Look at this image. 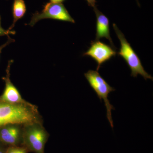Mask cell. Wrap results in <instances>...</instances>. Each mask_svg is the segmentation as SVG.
I'll return each mask as SVG.
<instances>
[{"mask_svg":"<svg viewBox=\"0 0 153 153\" xmlns=\"http://www.w3.org/2000/svg\"><path fill=\"white\" fill-rule=\"evenodd\" d=\"M43 123L38 107L29 102L12 104L0 100V127L9 123Z\"/></svg>","mask_w":153,"mask_h":153,"instance_id":"obj_1","label":"cell"},{"mask_svg":"<svg viewBox=\"0 0 153 153\" xmlns=\"http://www.w3.org/2000/svg\"><path fill=\"white\" fill-rule=\"evenodd\" d=\"M49 134L43 126V123L32 122L23 126L22 146L29 152L45 153V145L48 141Z\"/></svg>","mask_w":153,"mask_h":153,"instance_id":"obj_2","label":"cell"},{"mask_svg":"<svg viewBox=\"0 0 153 153\" xmlns=\"http://www.w3.org/2000/svg\"><path fill=\"white\" fill-rule=\"evenodd\" d=\"M114 29L120 42L121 47L118 55L124 59L131 70V76L137 77L138 74L144 79L153 80L152 76L148 74L144 68L139 57L127 41L124 35L117 27L116 24L113 25Z\"/></svg>","mask_w":153,"mask_h":153,"instance_id":"obj_3","label":"cell"},{"mask_svg":"<svg viewBox=\"0 0 153 153\" xmlns=\"http://www.w3.org/2000/svg\"><path fill=\"white\" fill-rule=\"evenodd\" d=\"M84 75L91 87L97 94L100 101H102V99L104 100L106 108L107 117L111 128H113L111 111V110L114 109V107L110 103L108 96L110 93L115 90L102 77L98 71L90 70L85 73Z\"/></svg>","mask_w":153,"mask_h":153,"instance_id":"obj_4","label":"cell"},{"mask_svg":"<svg viewBox=\"0 0 153 153\" xmlns=\"http://www.w3.org/2000/svg\"><path fill=\"white\" fill-rule=\"evenodd\" d=\"M46 19L75 23L74 19L70 16L62 3L50 2L44 6V9L41 13H36L33 14L28 25L33 27L38 21Z\"/></svg>","mask_w":153,"mask_h":153,"instance_id":"obj_5","label":"cell"},{"mask_svg":"<svg viewBox=\"0 0 153 153\" xmlns=\"http://www.w3.org/2000/svg\"><path fill=\"white\" fill-rule=\"evenodd\" d=\"M23 126L20 123H9L0 127V142L10 146H22Z\"/></svg>","mask_w":153,"mask_h":153,"instance_id":"obj_6","label":"cell"},{"mask_svg":"<svg viewBox=\"0 0 153 153\" xmlns=\"http://www.w3.org/2000/svg\"><path fill=\"white\" fill-rule=\"evenodd\" d=\"M116 54V52L110 46L99 41H95L91 42V46L83 55L90 56L95 60L97 64V71H98L102 64Z\"/></svg>","mask_w":153,"mask_h":153,"instance_id":"obj_7","label":"cell"},{"mask_svg":"<svg viewBox=\"0 0 153 153\" xmlns=\"http://www.w3.org/2000/svg\"><path fill=\"white\" fill-rule=\"evenodd\" d=\"M13 60H10L6 69V75L2 79L4 81L5 86L2 94L0 96V100L12 104H20L27 103L22 98L19 91L14 85L10 79V69Z\"/></svg>","mask_w":153,"mask_h":153,"instance_id":"obj_8","label":"cell"},{"mask_svg":"<svg viewBox=\"0 0 153 153\" xmlns=\"http://www.w3.org/2000/svg\"><path fill=\"white\" fill-rule=\"evenodd\" d=\"M97 18L96 35L95 41L105 38L109 41L113 48L116 49L110 35L109 22L108 18L100 11L96 6L93 8Z\"/></svg>","mask_w":153,"mask_h":153,"instance_id":"obj_9","label":"cell"},{"mask_svg":"<svg viewBox=\"0 0 153 153\" xmlns=\"http://www.w3.org/2000/svg\"><path fill=\"white\" fill-rule=\"evenodd\" d=\"M26 7L24 0H14L13 5V22L9 30L13 29L16 22L24 16L26 13Z\"/></svg>","mask_w":153,"mask_h":153,"instance_id":"obj_10","label":"cell"},{"mask_svg":"<svg viewBox=\"0 0 153 153\" xmlns=\"http://www.w3.org/2000/svg\"><path fill=\"white\" fill-rule=\"evenodd\" d=\"M27 150L23 146L8 147L6 153H28Z\"/></svg>","mask_w":153,"mask_h":153,"instance_id":"obj_11","label":"cell"},{"mask_svg":"<svg viewBox=\"0 0 153 153\" xmlns=\"http://www.w3.org/2000/svg\"><path fill=\"white\" fill-rule=\"evenodd\" d=\"M14 34V32H12L10 30H6L3 29L1 27H0V36H5L9 34Z\"/></svg>","mask_w":153,"mask_h":153,"instance_id":"obj_12","label":"cell"},{"mask_svg":"<svg viewBox=\"0 0 153 153\" xmlns=\"http://www.w3.org/2000/svg\"><path fill=\"white\" fill-rule=\"evenodd\" d=\"M14 41H15V40H14V39H13L12 38H10V36H9L8 39L7 41V42L3 44V45H1V46H0V54H1V52L2 50L5 47L7 46L9 44H11L12 42H13Z\"/></svg>","mask_w":153,"mask_h":153,"instance_id":"obj_13","label":"cell"},{"mask_svg":"<svg viewBox=\"0 0 153 153\" xmlns=\"http://www.w3.org/2000/svg\"><path fill=\"white\" fill-rule=\"evenodd\" d=\"M8 147L0 142V153H6Z\"/></svg>","mask_w":153,"mask_h":153,"instance_id":"obj_14","label":"cell"},{"mask_svg":"<svg viewBox=\"0 0 153 153\" xmlns=\"http://www.w3.org/2000/svg\"><path fill=\"white\" fill-rule=\"evenodd\" d=\"M87 2L88 5L90 7L94 8L96 7V0H86Z\"/></svg>","mask_w":153,"mask_h":153,"instance_id":"obj_15","label":"cell"},{"mask_svg":"<svg viewBox=\"0 0 153 153\" xmlns=\"http://www.w3.org/2000/svg\"><path fill=\"white\" fill-rule=\"evenodd\" d=\"M64 0H50V2L53 3H62Z\"/></svg>","mask_w":153,"mask_h":153,"instance_id":"obj_16","label":"cell"},{"mask_svg":"<svg viewBox=\"0 0 153 153\" xmlns=\"http://www.w3.org/2000/svg\"><path fill=\"white\" fill-rule=\"evenodd\" d=\"M0 27H1V19H0Z\"/></svg>","mask_w":153,"mask_h":153,"instance_id":"obj_17","label":"cell"}]
</instances>
